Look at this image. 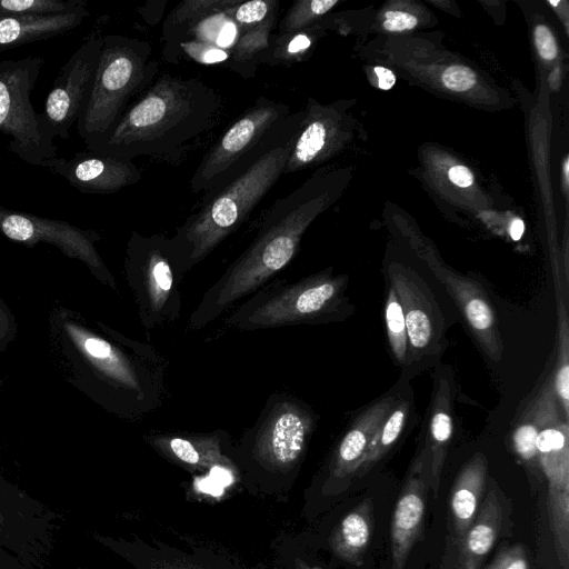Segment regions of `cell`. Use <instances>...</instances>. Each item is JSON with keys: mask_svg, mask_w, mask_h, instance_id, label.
Returning <instances> with one entry per match:
<instances>
[{"mask_svg": "<svg viewBox=\"0 0 569 569\" xmlns=\"http://www.w3.org/2000/svg\"><path fill=\"white\" fill-rule=\"evenodd\" d=\"M447 287L461 310L472 333L486 352L495 360L501 355V340L497 319L489 298L481 287L462 276L445 273L437 276Z\"/></svg>", "mask_w": 569, "mask_h": 569, "instance_id": "19", "label": "cell"}, {"mask_svg": "<svg viewBox=\"0 0 569 569\" xmlns=\"http://www.w3.org/2000/svg\"><path fill=\"white\" fill-rule=\"evenodd\" d=\"M552 378V377H551ZM538 422L537 459L548 480V496L569 490V429L548 379L531 402Z\"/></svg>", "mask_w": 569, "mask_h": 569, "instance_id": "14", "label": "cell"}, {"mask_svg": "<svg viewBox=\"0 0 569 569\" xmlns=\"http://www.w3.org/2000/svg\"><path fill=\"white\" fill-rule=\"evenodd\" d=\"M383 29L388 31H403L412 29L417 26L416 16L402 11H387L385 13Z\"/></svg>", "mask_w": 569, "mask_h": 569, "instance_id": "39", "label": "cell"}, {"mask_svg": "<svg viewBox=\"0 0 569 569\" xmlns=\"http://www.w3.org/2000/svg\"><path fill=\"white\" fill-rule=\"evenodd\" d=\"M371 498L363 499L340 521L331 546L336 553L352 565H361L375 528Z\"/></svg>", "mask_w": 569, "mask_h": 569, "instance_id": "25", "label": "cell"}, {"mask_svg": "<svg viewBox=\"0 0 569 569\" xmlns=\"http://www.w3.org/2000/svg\"><path fill=\"white\" fill-rule=\"evenodd\" d=\"M283 102L259 97L207 151L191 180L193 193L217 190L264 149L281 138L300 118Z\"/></svg>", "mask_w": 569, "mask_h": 569, "instance_id": "8", "label": "cell"}, {"mask_svg": "<svg viewBox=\"0 0 569 569\" xmlns=\"http://www.w3.org/2000/svg\"><path fill=\"white\" fill-rule=\"evenodd\" d=\"M486 475L487 460L477 453L462 467L452 487L450 509L459 545L478 513Z\"/></svg>", "mask_w": 569, "mask_h": 569, "instance_id": "23", "label": "cell"}, {"mask_svg": "<svg viewBox=\"0 0 569 569\" xmlns=\"http://www.w3.org/2000/svg\"><path fill=\"white\" fill-rule=\"evenodd\" d=\"M59 529L54 510L0 471V569H42Z\"/></svg>", "mask_w": 569, "mask_h": 569, "instance_id": "10", "label": "cell"}, {"mask_svg": "<svg viewBox=\"0 0 569 569\" xmlns=\"http://www.w3.org/2000/svg\"><path fill=\"white\" fill-rule=\"evenodd\" d=\"M409 416V402L396 401L388 416L373 436L356 475H366L379 462L399 440Z\"/></svg>", "mask_w": 569, "mask_h": 569, "instance_id": "28", "label": "cell"}, {"mask_svg": "<svg viewBox=\"0 0 569 569\" xmlns=\"http://www.w3.org/2000/svg\"><path fill=\"white\" fill-rule=\"evenodd\" d=\"M227 433L186 431H150L144 440L161 453L193 468H208L223 463L222 443Z\"/></svg>", "mask_w": 569, "mask_h": 569, "instance_id": "20", "label": "cell"}, {"mask_svg": "<svg viewBox=\"0 0 569 569\" xmlns=\"http://www.w3.org/2000/svg\"><path fill=\"white\" fill-rule=\"evenodd\" d=\"M0 232L28 248L38 243L54 246L66 257L81 261L100 283L118 291L116 278L97 249L101 239L97 230L0 206Z\"/></svg>", "mask_w": 569, "mask_h": 569, "instance_id": "12", "label": "cell"}, {"mask_svg": "<svg viewBox=\"0 0 569 569\" xmlns=\"http://www.w3.org/2000/svg\"><path fill=\"white\" fill-rule=\"evenodd\" d=\"M241 3L239 0H184L164 18L162 24L163 58L170 63L179 61V44L202 19L227 11Z\"/></svg>", "mask_w": 569, "mask_h": 569, "instance_id": "24", "label": "cell"}, {"mask_svg": "<svg viewBox=\"0 0 569 569\" xmlns=\"http://www.w3.org/2000/svg\"><path fill=\"white\" fill-rule=\"evenodd\" d=\"M488 569H528L525 551L519 547L506 550Z\"/></svg>", "mask_w": 569, "mask_h": 569, "instance_id": "38", "label": "cell"}, {"mask_svg": "<svg viewBox=\"0 0 569 569\" xmlns=\"http://www.w3.org/2000/svg\"><path fill=\"white\" fill-rule=\"evenodd\" d=\"M200 489L204 492H209L214 496L220 493V490H218V489H220L219 485L213 483V481H211V480L202 481L200 485Z\"/></svg>", "mask_w": 569, "mask_h": 569, "instance_id": "43", "label": "cell"}, {"mask_svg": "<svg viewBox=\"0 0 569 569\" xmlns=\"http://www.w3.org/2000/svg\"><path fill=\"white\" fill-rule=\"evenodd\" d=\"M568 171H569V160L568 158H566L565 162H563V174H565V184L567 186L568 184Z\"/></svg>", "mask_w": 569, "mask_h": 569, "instance_id": "45", "label": "cell"}, {"mask_svg": "<svg viewBox=\"0 0 569 569\" xmlns=\"http://www.w3.org/2000/svg\"><path fill=\"white\" fill-rule=\"evenodd\" d=\"M48 323L57 370L107 412L134 422L164 403L169 360L150 341L64 306L52 307Z\"/></svg>", "mask_w": 569, "mask_h": 569, "instance_id": "1", "label": "cell"}, {"mask_svg": "<svg viewBox=\"0 0 569 569\" xmlns=\"http://www.w3.org/2000/svg\"><path fill=\"white\" fill-rule=\"evenodd\" d=\"M502 525V509L495 490L485 498L472 525L460 542L463 562L476 569L495 545Z\"/></svg>", "mask_w": 569, "mask_h": 569, "instance_id": "26", "label": "cell"}, {"mask_svg": "<svg viewBox=\"0 0 569 569\" xmlns=\"http://www.w3.org/2000/svg\"><path fill=\"white\" fill-rule=\"evenodd\" d=\"M396 401L395 396H387L368 407L350 423L332 455L330 479L340 481L356 475L373 436Z\"/></svg>", "mask_w": 569, "mask_h": 569, "instance_id": "18", "label": "cell"}, {"mask_svg": "<svg viewBox=\"0 0 569 569\" xmlns=\"http://www.w3.org/2000/svg\"><path fill=\"white\" fill-rule=\"evenodd\" d=\"M533 36L539 56L546 61L553 60L558 54V47L550 29L545 24H539L536 27Z\"/></svg>", "mask_w": 569, "mask_h": 569, "instance_id": "37", "label": "cell"}, {"mask_svg": "<svg viewBox=\"0 0 569 569\" xmlns=\"http://www.w3.org/2000/svg\"><path fill=\"white\" fill-rule=\"evenodd\" d=\"M442 81L448 89L462 92L475 86L476 74L468 67L451 66L443 71Z\"/></svg>", "mask_w": 569, "mask_h": 569, "instance_id": "35", "label": "cell"}, {"mask_svg": "<svg viewBox=\"0 0 569 569\" xmlns=\"http://www.w3.org/2000/svg\"><path fill=\"white\" fill-rule=\"evenodd\" d=\"M317 416L301 399L288 393L268 397L256 422L243 433L242 448L260 468L286 472L302 458Z\"/></svg>", "mask_w": 569, "mask_h": 569, "instance_id": "11", "label": "cell"}, {"mask_svg": "<svg viewBox=\"0 0 569 569\" xmlns=\"http://www.w3.org/2000/svg\"><path fill=\"white\" fill-rule=\"evenodd\" d=\"M465 563V569H476L471 563L469 562H463Z\"/></svg>", "mask_w": 569, "mask_h": 569, "instance_id": "46", "label": "cell"}, {"mask_svg": "<svg viewBox=\"0 0 569 569\" xmlns=\"http://www.w3.org/2000/svg\"><path fill=\"white\" fill-rule=\"evenodd\" d=\"M278 6L277 0H250L229 9V17L240 32H243L276 13Z\"/></svg>", "mask_w": 569, "mask_h": 569, "instance_id": "33", "label": "cell"}, {"mask_svg": "<svg viewBox=\"0 0 569 569\" xmlns=\"http://www.w3.org/2000/svg\"><path fill=\"white\" fill-rule=\"evenodd\" d=\"M90 16L88 9L58 13L0 17V51L62 36Z\"/></svg>", "mask_w": 569, "mask_h": 569, "instance_id": "22", "label": "cell"}, {"mask_svg": "<svg viewBox=\"0 0 569 569\" xmlns=\"http://www.w3.org/2000/svg\"><path fill=\"white\" fill-rule=\"evenodd\" d=\"M322 204L316 178L277 199L253 240L206 290L189 316L188 329L207 327L272 281L297 256L301 238Z\"/></svg>", "mask_w": 569, "mask_h": 569, "instance_id": "3", "label": "cell"}, {"mask_svg": "<svg viewBox=\"0 0 569 569\" xmlns=\"http://www.w3.org/2000/svg\"><path fill=\"white\" fill-rule=\"evenodd\" d=\"M429 462L425 448L413 461L391 520V569H405L425 519Z\"/></svg>", "mask_w": 569, "mask_h": 569, "instance_id": "16", "label": "cell"}, {"mask_svg": "<svg viewBox=\"0 0 569 569\" xmlns=\"http://www.w3.org/2000/svg\"><path fill=\"white\" fill-rule=\"evenodd\" d=\"M448 177L458 187L467 188L473 182L472 172L465 166L458 164L449 169Z\"/></svg>", "mask_w": 569, "mask_h": 569, "instance_id": "40", "label": "cell"}, {"mask_svg": "<svg viewBox=\"0 0 569 569\" xmlns=\"http://www.w3.org/2000/svg\"><path fill=\"white\" fill-rule=\"evenodd\" d=\"M378 78V87L382 90H389L396 82L393 72L385 67H375L373 69Z\"/></svg>", "mask_w": 569, "mask_h": 569, "instance_id": "41", "label": "cell"}, {"mask_svg": "<svg viewBox=\"0 0 569 569\" xmlns=\"http://www.w3.org/2000/svg\"><path fill=\"white\" fill-rule=\"evenodd\" d=\"M525 231V223L521 219L517 218L515 219L509 228V233L512 240L517 241L519 240Z\"/></svg>", "mask_w": 569, "mask_h": 569, "instance_id": "42", "label": "cell"}, {"mask_svg": "<svg viewBox=\"0 0 569 569\" xmlns=\"http://www.w3.org/2000/svg\"><path fill=\"white\" fill-rule=\"evenodd\" d=\"M346 276L321 271L297 281L273 280L241 301L224 319L239 331L336 321L346 309Z\"/></svg>", "mask_w": 569, "mask_h": 569, "instance_id": "6", "label": "cell"}, {"mask_svg": "<svg viewBox=\"0 0 569 569\" xmlns=\"http://www.w3.org/2000/svg\"><path fill=\"white\" fill-rule=\"evenodd\" d=\"M538 435V422L532 403L527 408L518 422L512 441L517 453L526 462L537 458L536 439Z\"/></svg>", "mask_w": 569, "mask_h": 569, "instance_id": "34", "label": "cell"}, {"mask_svg": "<svg viewBox=\"0 0 569 569\" xmlns=\"http://www.w3.org/2000/svg\"><path fill=\"white\" fill-rule=\"evenodd\" d=\"M385 320L391 351L399 363L408 360V338L405 316L392 286L388 289Z\"/></svg>", "mask_w": 569, "mask_h": 569, "instance_id": "31", "label": "cell"}, {"mask_svg": "<svg viewBox=\"0 0 569 569\" xmlns=\"http://www.w3.org/2000/svg\"><path fill=\"white\" fill-rule=\"evenodd\" d=\"M276 14L277 12L262 23L240 32L236 39L227 62L241 77L249 78L253 74L261 54L268 49Z\"/></svg>", "mask_w": 569, "mask_h": 569, "instance_id": "27", "label": "cell"}, {"mask_svg": "<svg viewBox=\"0 0 569 569\" xmlns=\"http://www.w3.org/2000/svg\"><path fill=\"white\" fill-rule=\"evenodd\" d=\"M390 283L401 305L408 338V351L420 357L436 350L442 323L433 299L417 276L401 269L390 271Z\"/></svg>", "mask_w": 569, "mask_h": 569, "instance_id": "17", "label": "cell"}, {"mask_svg": "<svg viewBox=\"0 0 569 569\" xmlns=\"http://www.w3.org/2000/svg\"><path fill=\"white\" fill-rule=\"evenodd\" d=\"M214 475H216V480L221 483V485H226L228 480H230L228 473L226 470L223 469H219V471H214Z\"/></svg>", "mask_w": 569, "mask_h": 569, "instance_id": "44", "label": "cell"}, {"mask_svg": "<svg viewBox=\"0 0 569 569\" xmlns=\"http://www.w3.org/2000/svg\"><path fill=\"white\" fill-rule=\"evenodd\" d=\"M18 336V323L11 308L0 296V352L7 351Z\"/></svg>", "mask_w": 569, "mask_h": 569, "instance_id": "36", "label": "cell"}, {"mask_svg": "<svg viewBox=\"0 0 569 569\" xmlns=\"http://www.w3.org/2000/svg\"><path fill=\"white\" fill-rule=\"evenodd\" d=\"M107 16L96 20L77 50L61 67L40 112L53 137L67 140L90 93L103 42Z\"/></svg>", "mask_w": 569, "mask_h": 569, "instance_id": "13", "label": "cell"}, {"mask_svg": "<svg viewBox=\"0 0 569 569\" xmlns=\"http://www.w3.org/2000/svg\"><path fill=\"white\" fill-rule=\"evenodd\" d=\"M123 273L146 332L174 323L182 310L183 270L170 237L131 231Z\"/></svg>", "mask_w": 569, "mask_h": 569, "instance_id": "7", "label": "cell"}, {"mask_svg": "<svg viewBox=\"0 0 569 569\" xmlns=\"http://www.w3.org/2000/svg\"><path fill=\"white\" fill-rule=\"evenodd\" d=\"M84 9H88L87 0H0V17L58 14Z\"/></svg>", "mask_w": 569, "mask_h": 569, "instance_id": "30", "label": "cell"}, {"mask_svg": "<svg viewBox=\"0 0 569 569\" xmlns=\"http://www.w3.org/2000/svg\"><path fill=\"white\" fill-rule=\"evenodd\" d=\"M301 116L281 138L236 176L206 194L199 210L190 213L170 237L186 273L238 230L284 173Z\"/></svg>", "mask_w": 569, "mask_h": 569, "instance_id": "4", "label": "cell"}, {"mask_svg": "<svg viewBox=\"0 0 569 569\" xmlns=\"http://www.w3.org/2000/svg\"><path fill=\"white\" fill-rule=\"evenodd\" d=\"M425 450L429 462V486L438 496L440 476L453 433L451 388L446 376L437 378L428 417Z\"/></svg>", "mask_w": 569, "mask_h": 569, "instance_id": "21", "label": "cell"}, {"mask_svg": "<svg viewBox=\"0 0 569 569\" xmlns=\"http://www.w3.org/2000/svg\"><path fill=\"white\" fill-rule=\"evenodd\" d=\"M43 168L87 194H111L141 179V171L132 160L103 156L87 149L77 151L71 158L50 159Z\"/></svg>", "mask_w": 569, "mask_h": 569, "instance_id": "15", "label": "cell"}, {"mask_svg": "<svg viewBox=\"0 0 569 569\" xmlns=\"http://www.w3.org/2000/svg\"><path fill=\"white\" fill-rule=\"evenodd\" d=\"M337 3L338 0H299L293 2L279 23L278 34H287L305 29Z\"/></svg>", "mask_w": 569, "mask_h": 569, "instance_id": "32", "label": "cell"}, {"mask_svg": "<svg viewBox=\"0 0 569 569\" xmlns=\"http://www.w3.org/2000/svg\"><path fill=\"white\" fill-rule=\"evenodd\" d=\"M559 303V351L557 370L552 377L553 389L562 409L565 419L568 420L569 412V329H568V317L567 310L562 299H558Z\"/></svg>", "mask_w": 569, "mask_h": 569, "instance_id": "29", "label": "cell"}, {"mask_svg": "<svg viewBox=\"0 0 569 569\" xmlns=\"http://www.w3.org/2000/svg\"><path fill=\"white\" fill-rule=\"evenodd\" d=\"M159 63L149 42L104 34L90 93L77 120L78 134L89 144L103 137L156 79Z\"/></svg>", "mask_w": 569, "mask_h": 569, "instance_id": "5", "label": "cell"}, {"mask_svg": "<svg viewBox=\"0 0 569 569\" xmlns=\"http://www.w3.org/2000/svg\"><path fill=\"white\" fill-rule=\"evenodd\" d=\"M43 66L42 57L0 61V132L9 137L8 151L40 167L58 152L48 123L31 103Z\"/></svg>", "mask_w": 569, "mask_h": 569, "instance_id": "9", "label": "cell"}, {"mask_svg": "<svg viewBox=\"0 0 569 569\" xmlns=\"http://www.w3.org/2000/svg\"><path fill=\"white\" fill-rule=\"evenodd\" d=\"M221 100L201 79L163 73L128 106L117 123L87 150L132 160H178L220 118Z\"/></svg>", "mask_w": 569, "mask_h": 569, "instance_id": "2", "label": "cell"}]
</instances>
